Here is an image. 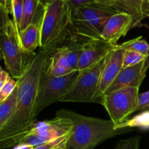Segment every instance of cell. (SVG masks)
I'll use <instances>...</instances> for the list:
<instances>
[{
  "label": "cell",
  "instance_id": "obj_1",
  "mask_svg": "<svg viewBox=\"0 0 149 149\" xmlns=\"http://www.w3.org/2000/svg\"><path fill=\"white\" fill-rule=\"evenodd\" d=\"M55 47L40 49L29 60L23 76L17 79L18 90L15 111L9 122L0 130V149L18 145L35 123V104L39 79L51 52Z\"/></svg>",
  "mask_w": 149,
  "mask_h": 149
},
{
  "label": "cell",
  "instance_id": "obj_2",
  "mask_svg": "<svg viewBox=\"0 0 149 149\" xmlns=\"http://www.w3.org/2000/svg\"><path fill=\"white\" fill-rule=\"evenodd\" d=\"M55 116L63 119L71 128L67 149H94L110 138L130 131L128 127H119L111 119L84 116L67 109L58 111Z\"/></svg>",
  "mask_w": 149,
  "mask_h": 149
},
{
  "label": "cell",
  "instance_id": "obj_3",
  "mask_svg": "<svg viewBox=\"0 0 149 149\" xmlns=\"http://www.w3.org/2000/svg\"><path fill=\"white\" fill-rule=\"evenodd\" d=\"M72 10L66 0H52L44 9L40 23V49L56 47L70 31Z\"/></svg>",
  "mask_w": 149,
  "mask_h": 149
},
{
  "label": "cell",
  "instance_id": "obj_4",
  "mask_svg": "<svg viewBox=\"0 0 149 149\" xmlns=\"http://www.w3.org/2000/svg\"><path fill=\"white\" fill-rule=\"evenodd\" d=\"M117 13L114 9L97 2L81 6L73 13L70 31L75 39L79 36L85 41L102 39L106 22Z\"/></svg>",
  "mask_w": 149,
  "mask_h": 149
},
{
  "label": "cell",
  "instance_id": "obj_5",
  "mask_svg": "<svg viewBox=\"0 0 149 149\" xmlns=\"http://www.w3.org/2000/svg\"><path fill=\"white\" fill-rule=\"evenodd\" d=\"M79 73L74 71L63 77H55L46 63L39 79L34 109L36 116L49 105L61 102L74 86Z\"/></svg>",
  "mask_w": 149,
  "mask_h": 149
},
{
  "label": "cell",
  "instance_id": "obj_6",
  "mask_svg": "<svg viewBox=\"0 0 149 149\" xmlns=\"http://www.w3.org/2000/svg\"><path fill=\"white\" fill-rule=\"evenodd\" d=\"M0 49L2 53L4 63L12 77L20 79L23 76L29 61L22 48L19 39V31L13 20L1 29Z\"/></svg>",
  "mask_w": 149,
  "mask_h": 149
},
{
  "label": "cell",
  "instance_id": "obj_7",
  "mask_svg": "<svg viewBox=\"0 0 149 149\" xmlns=\"http://www.w3.org/2000/svg\"><path fill=\"white\" fill-rule=\"evenodd\" d=\"M138 87L119 89L103 96L101 103L111 120L119 126L134 112L137 111L139 97Z\"/></svg>",
  "mask_w": 149,
  "mask_h": 149
},
{
  "label": "cell",
  "instance_id": "obj_8",
  "mask_svg": "<svg viewBox=\"0 0 149 149\" xmlns=\"http://www.w3.org/2000/svg\"><path fill=\"white\" fill-rule=\"evenodd\" d=\"M104 59L105 58L90 68L80 71L72 88L61 99V102L94 103Z\"/></svg>",
  "mask_w": 149,
  "mask_h": 149
},
{
  "label": "cell",
  "instance_id": "obj_9",
  "mask_svg": "<svg viewBox=\"0 0 149 149\" xmlns=\"http://www.w3.org/2000/svg\"><path fill=\"white\" fill-rule=\"evenodd\" d=\"M70 132L71 128L69 125L63 119L55 116L52 120L35 122L25 134L19 144L37 146L56 138L69 135Z\"/></svg>",
  "mask_w": 149,
  "mask_h": 149
},
{
  "label": "cell",
  "instance_id": "obj_10",
  "mask_svg": "<svg viewBox=\"0 0 149 149\" xmlns=\"http://www.w3.org/2000/svg\"><path fill=\"white\" fill-rule=\"evenodd\" d=\"M125 49L120 45L111 47L106 55L100 74L98 90L95 98L94 103H101L105 93L116 79L123 68V60Z\"/></svg>",
  "mask_w": 149,
  "mask_h": 149
},
{
  "label": "cell",
  "instance_id": "obj_11",
  "mask_svg": "<svg viewBox=\"0 0 149 149\" xmlns=\"http://www.w3.org/2000/svg\"><path fill=\"white\" fill-rule=\"evenodd\" d=\"M133 19L127 13H117L109 17L101 33V39L111 46L117 45L119 39L132 29Z\"/></svg>",
  "mask_w": 149,
  "mask_h": 149
},
{
  "label": "cell",
  "instance_id": "obj_12",
  "mask_svg": "<svg viewBox=\"0 0 149 149\" xmlns=\"http://www.w3.org/2000/svg\"><path fill=\"white\" fill-rule=\"evenodd\" d=\"M111 47L103 39L84 41L82 43V52L79 60L77 71H83L97 63L106 57Z\"/></svg>",
  "mask_w": 149,
  "mask_h": 149
},
{
  "label": "cell",
  "instance_id": "obj_13",
  "mask_svg": "<svg viewBox=\"0 0 149 149\" xmlns=\"http://www.w3.org/2000/svg\"><path fill=\"white\" fill-rule=\"evenodd\" d=\"M143 62L135 65L122 68L104 95L125 87H135L140 88L146 74L143 72Z\"/></svg>",
  "mask_w": 149,
  "mask_h": 149
},
{
  "label": "cell",
  "instance_id": "obj_14",
  "mask_svg": "<svg viewBox=\"0 0 149 149\" xmlns=\"http://www.w3.org/2000/svg\"><path fill=\"white\" fill-rule=\"evenodd\" d=\"M108 6L118 13H124L132 16L133 19L132 29L136 27L145 18L141 0H111Z\"/></svg>",
  "mask_w": 149,
  "mask_h": 149
},
{
  "label": "cell",
  "instance_id": "obj_15",
  "mask_svg": "<svg viewBox=\"0 0 149 149\" xmlns=\"http://www.w3.org/2000/svg\"><path fill=\"white\" fill-rule=\"evenodd\" d=\"M41 19L29 25L28 27L19 32L20 45L25 52L27 54H34L33 52L37 47H40Z\"/></svg>",
  "mask_w": 149,
  "mask_h": 149
},
{
  "label": "cell",
  "instance_id": "obj_16",
  "mask_svg": "<svg viewBox=\"0 0 149 149\" xmlns=\"http://www.w3.org/2000/svg\"><path fill=\"white\" fill-rule=\"evenodd\" d=\"M44 9L45 7L41 5L39 0H24L19 32L26 29L30 24L41 19L43 15Z\"/></svg>",
  "mask_w": 149,
  "mask_h": 149
},
{
  "label": "cell",
  "instance_id": "obj_17",
  "mask_svg": "<svg viewBox=\"0 0 149 149\" xmlns=\"http://www.w3.org/2000/svg\"><path fill=\"white\" fill-rule=\"evenodd\" d=\"M17 94L18 90L17 87H16L11 95L7 100L0 103V130L2 129L14 114L17 106Z\"/></svg>",
  "mask_w": 149,
  "mask_h": 149
},
{
  "label": "cell",
  "instance_id": "obj_18",
  "mask_svg": "<svg viewBox=\"0 0 149 149\" xmlns=\"http://www.w3.org/2000/svg\"><path fill=\"white\" fill-rule=\"evenodd\" d=\"M125 50H131L146 56L149 51V44L141 36L120 44Z\"/></svg>",
  "mask_w": 149,
  "mask_h": 149
},
{
  "label": "cell",
  "instance_id": "obj_19",
  "mask_svg": "<svg viewBox=\"0 0 149 149\" xmlns=\"http://www.w3.org/2000/svg\"><path fill=\"white\" fill-rule=\"evenodd\" d=\"M23 1L24 0H10V14L13 15V21L18 31H20L23 15Z\"/></svg>",
  "mask_w": 149,
  "mask_h": 149
},
{
  "label": "cell",
  "instance_id": "obj_20",
  "mask_svg": "<svg viewBox=\"0 0 149 149\" xmlns=\"http://www.w3.org/2000/svg\"><path fill=\"white\" fill-rule=\"evenodd\" d=\"M119 126L122 128L129 127L149 128V110L144 111L141 114L138 115L136 117L132 119L129 124H126L125 122H124Z\"/></svg>",
  "mask_w": 149,
  "mask_h": 149
},
{
  "label": "cell",
  "instance_id": "obj_21",
  "mask_svg": "<svg viewBox=\"0 0 149 149\" xmlns=\"http://www.w3.org/2000/svg\"><path fill=\"white\" fill-rule=\"evenodd\" d=\"M145 58L146 56L138 53V52L131 50H126L125 55H124L123 68H122L135 65L140 63L143 62L145 61Z\"/></svg>",
  "mask_w": 149,
  "mask_h": 149
},
{
  "label": "cell",
  "instance_id": "obj_22",
  "mask_svg": "<svg viewBox=\"0 0 149 149\" xmlns=\"http://www.w3.org/2000/svg\"><path fill=\"white\" fill-rule=\"evenodd\" d=\"M141 139V136L137 135L127 139L120 140L116 144L115 149H139Z\"/></svg>",
  "mask_w": 149,
  "mask_h": 149
},
{
  "label": "cell",
  "instance_id": "obj_23",
  "mask_svg": "<svg viewBox=\"0 0 149 149\" xmlns=\"http://www.w3.org/2000/svg\"><path fill=\"white\" fill-rule=\"evenodd\" d=\"M16 87H17V81H15L13 78L10 77L5 85L0 90V103L7 100L11 95Z\"/></svg>",
  "mask_w": 149,
  "mask_h": 149
},
{
  "label": "cell",
  "instance_id": "obj_24",
  "mask_svg": "<svg viewBox=\"0 0 149 149\" xmlns=\"http://www.w3.org/2000/svg\"><path fill=\"white\" fill-rule=\"evenodd\" d=\"M69 135H65V136L61 137V138H56V139L51 141L49 142L41 144V145L34 146L33 149H55L61 146L66 143L67 141Z\"/></svg>",
  "mask_w": 149,
  "mask_h": 149
},
{
  "label": "cell",
  "instance_id": "obj_25",
  "mask_svg": "<svg viewBox=\"0 0 149 149\" xmlns=\"http://www.w3.org/2000/svg\"><path fill=\"white\" fill-rule=\"evenodd\" d=\"M149 109V90L143 93L139 94L138 97V106L137 111H146Z\"/></svg>",
  "mask_w": 149,
  "mask_h": 149
},
{
  "label": "cell",
  "instance_id": "obj_26",
  "mask_svg": "<svg viewBox=\"0 0 149 149\" xmlns=\"http://www.w3.org/2000/svg\"><path fill=\"white\" fill-rule=\"evenodd\" d=\"M52 0H50V1ZM71 7V10H72V14L75 10L81 6L85 5V4H92V3L97 2V0H66Z\"/></svg>",
  "mask_w": 149,
  "mask_h": 149
},
{
  "label": "cell",
  "instance_id": "obj_27",
  "mask_svg": "<svg viewBox=\"0 0 149 149\" xmlns=\"http://www.w3.org/2000/svg\"><path fill=\"white\" fill-rule=\"evenodd\" d=\"M10 20L8 13L0 5V30L2 29L10 22Z\"/></svg>",
  "mask_w": 149,
  "mask_h": 149
},
{
  "label": "cell",
  "instance_id": "obj_28",
  "mask_svg": "<svg viewBox=\"0 0 149 149\" xmlns=\"http://www.w3.org/2000/svg\"><path fill=\"white\" fill-rule=\"evenodd\" d=\"M10 76L9 75V74L7 72H6L5 71H3L2 73L0 74V90L5 85L6 83L7 82V81L10 79Z\"/></svg>",
  "mask_w": 149,
  "mask_h": 149
},
{
  "label": "cell",
  "instance_id": "obj_29",
  "mask_svg": "<svg viewBox=\"0 0 149 149\" xmlns=\"http://www.w3.org/2000/svg\"><path fill=\"white\" fill-rule=\"evenodd\" d=\"M142 3L143 13L146 17H149V0H141Z\"/></svg>",
  "mask_w": 149,
  "mask_h": 149
},
{
  "label": "cell",
  "instance_id": "obj_30",
  "mask_svg": "<svg viewBox=\"0 0 149 149\" xmlns=\"http://www.w3.org/2000/svg\"><path fill=\"white\" fill-rule=\"evenodd\" d=\"M0 5L10 14V0H0Z\"/></svg>",
  "mask_w": 149,
  "mask_h": 149
},
{
  "label": "cell",
  "instance_id": "obj_31",
  "mask_svg": "<svg viewBox=\"0 0 149 149\" xmlns=\"http://www.w3.org/2000/svg\"><path fill=\"white\" fill-rule=\"evenodd\" d=\"M149 68V51L146 56L145 61H143V72L144 74H146V71Z\"/></svg>",
  "mask_w": 149,
  "mask_h": 149
},
{
  "label": "cell",
  "instance_id": "obj_32",
  "mask_svg": "<svg viewBox=\"0 0 149 149\" xmlns=\"http://www.w3.org/2000/svg\"><path fill=\"white\" fill-rule=\"evenodd\" d=\"M33 146L29 145H26V144H19L15 146L13 149H33Z\"/></svg>",
  "mask_w": 149,
  "mask_h": 149
},
{
  "label": "cell",
  "instance_id": "obj_33",
  "mask_svg": "<svg viewBox=\"0 0 149 149\" xmlns=\"http://www.w3.org/2000/svg\"><path fill=\"white\" fill-rule=\"evenodd\" d=\"M39 2H40L41 5H42L43 7H46L47 4L48 3L50 2V0H39Z\"/></svg>",
  "mask_w": 149,
  "mask_h": 149
},
{
  "label": "cell",
  "instance_id": "obj_34",
  "mask_svg": "<svg viewBox=\"0 0 149 149\" xmlns=\"http://www.w3.org/2000/svg\"><path fill=\"white\" fill-rule=\"evenodd\" d=\"M109 1H111V0H97V2L108 6V3L109 2Z\"/></svg>",
  "mask_w": 149,
  "mask_h": 149
},
{
  "label": "cell",
  "instance_id": "obj_35",
  "mask_svg": "<svg viewBox=\"0 0 149 149\" xmlns=\"http://www.w3.org/2000/svg\"><path fill=\"white\" fill-rule=\"evenodd\" d=\"M66 144V143H65ZM65 144H64V145H63V146H60V147H58V148H55V149H61L63 148V147H64V146H65Z\"/></svg>",
  "mask_w": 149,
  "mask_h": 149
},
{
  "label": "cell",
  "instance_id": "obj_36",
  "mask_svg": "<svg viewBox=\"0 0 149 149\" xmlns=\"http://www.w3.org/2000/svg\"><path fill=\"white\" fill-rule=\"evenodd\" d=\"M2 71H3L2 68H1V66H0V74H1V73H2Z\"/></svg>",
  "mask_w": 149,
  "mask_h": 149
},
{
  "label": "cell",
  "instance_id": "obj_37",
  "mask_svg": "<svg viewBox=\"0 0 149 149\" xmlns=\"http://www.w3.org/2000/svg\"><path fill=\"white\" fill-rule=\"evenodd\" d=\"M61 149H67L66 148H65V146H64V147H63V148H61Z\"/></svg>",
  "mask_w": 149,
  "mask_h": 149
},
{
  "label": "cell",
  "instance_id": "obj_38",
  "mask_svg": "<svg viewBox=\"0 0 149 149\" xmlns=\"http://www.w3.org/2000/svg\"><path fill=\"white\" fill-rule=\"evenodd\" d=\"M148 110H149V109H148Z\"/></svg>",
  "mask_w": 149,
  "mask_h": 149
}]
</instances>
